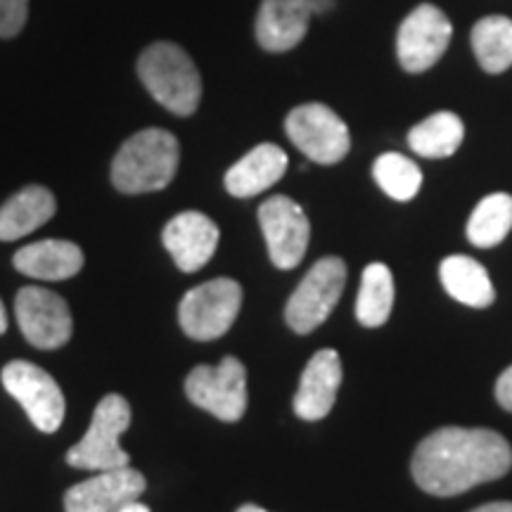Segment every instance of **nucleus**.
<instances>
[{
	"instance_id": "f257e3e1",
	"label": "nucleus",
	"mask_w": 512,
	"mask_h": 512,
	"mask_svg": "<svg viewBox=\"0 0 512 512\" xmlns=\"http://www.w3.org/2000/svg\"><path fill=\"white\" fill-rule=\"evenodd\" d=\"M512 448L503 434L482 427H441L415 448V484L432 496H458L510 472Z\"/></svg>"
},
{
	"instance_id": "f03ea898",
	"label": "nucleus",
	"mask_w": 512,
	"mask_h": 512,
	"mask_svg": "<svg viewBox=\"0 0 512 512\" xmlns=\"http://www.w3.org/2000/svg\"><path fill=\"white\" fill-rule=\"evenodd\" d=\"M181 145L164 128H145L119 147L112 162V183L124 195L164 190L176 178Z\"/></svg>"
},
{
	"instance_id": "7ed1b4c3",
	"label": "nucleus",
	"mask_w": 512,
	"mask_h": 512,
	"mask_svg": "<svg viewBox=\"0 0 512 512\" xmlns=\"http://www.w3.org/2000/svg\"><path fill=\"white\" fill-rule=\"evenodd\" d=\"M138 76L147 93L176 117H190L202 100V76L178 43L157 41L138 57Z\"/></svg>"
},
{
	"instance_id": "20e7f679",
	"label": "nucleus",
	"mask_w": 512,
	"mask_h": 512,
	"mask_svg": "<svg viewBox=\"0 0 512 512\" xmlns=\"http://www.w3.org/2000/svg\"><path fill=\"white\" fill-rule=\"evenodd\" d=\"M131 427V403L121 394H107L95 408L88 432L67 451V463L79 470H117L131 456L119 446V437Z\"/></svg>"
},
{
	"instance_id": "39448f33",
	"label": "nucleus",
	"mask_w": 512,
	"mask_h": 512,
	"mask_svg": "<svg viewBox=\"0 0 512 512\" xmlns=\"http://www.w3.org/2000/svg\"><path fill=\"white\" fill-rule=\"evenodd\" d=\"M242 309V287L233 278H214L185 292L178 323L195 342H211L233 328Z\"/></svg>"
},
{
	"instance_id": "423d86ee",
	"label": "nucleus",
	"mask_w": 512,
	"mask_h": 512,
	"mask_svg": "<svg viewBox=\"0 0 512 512\" xmlns=\"http://www.w3.org/2000/svg\"><path fill=\"white\" fill-rule=\"evenodd\" d=\"M347 285V264L339 256H325L304 275L285 306L287 325L297 335H309L335 311Z\"/></svg>"
},
{
	"instance_id": "0eeeda50",
	"label": "nucleus",
	"mask_w": 512,
	"mask_h": 512,
	"mask_svg": "<svg viewBox=\"0 0 512 512\" xmlns=\"http://www.w3.org/2000/svg\"><path fill=\"white\" fill-rule=\"evenodd\" d=\"M185 394L221 422H238L247 411V368L226 356L219 366H197L185 377Z\"/></svg>"
},
{
	"instance_id": "6e6552de",
	"label": "nucleus",
	"mask_w": 512,
	"mask_h": 512,
	"mask_svg": "<svg viewBox=\"0 0 512 512\" xmlns=\"http://www.w3.org/2000/svg\"><path fill=\"white\" fill-rule=\"evenodd\" d=\"M285 131L294 147L316 164H339L351 150L349 126L323 102L294 107L285 119Z\"/></svg>"
},
{
	"instance_id": "1a4fd4ad",
	"label": "nucleus",
	"mask_w": 512,
	"mask_h": 512,
	"mask_svg": "<svg viewBox=\"0 0 512 512\" xmlns=\"http://www.w3.org/2000/svg\"><path fill=\"white\" fill-rule=\"evenodd\" d=\"M3 387L24 408L36 430L46 434L60 430L67 401L53 375L29 361H10L3 368Z\"/></svg>"
},
{
	"instance_id": "9d476101",
	"label": "nucleus",
	"mask_w": 512,
	"mask_h": 512,
	"mask_svg": "<svg viewBox=\"0 0 512 512\" xmlns=\"http://www.w3.org/2000/svg\"><path fill=\"white\" fill-rule=\"evenodd\" d=\"M453 27L446 12L432 3H422L401 22L396 34V55L408 74L432 69L451 43Z\"/></svg>"
},
{
	"instance_id": "9b49d317",
	"label": "nucleus",
	"mask_w": 512,
	"mask_h": 512,
	"mask_svg": "<svg viewBox=\"0 0 512 512\" xmlns=\"http://www.w3.org/2000/svg\"><path fill=\"white\" fill-rule=\"evenodd\" d=\"M15 316L31 347L50 351L72 339V311L60 294L46 287H22L15 297Z\"/></svg>"
},
{
	"instance_id": "f8f14e48",
	"label": "nucleus",
	"mask_w": 512,
	"mask_h": 512,
	"mask_svg": "<svg viewBox=\"0 0 512 512\" xmlns=\"http://www.w3.org/2000/svg\"><path fill=\"white\" fill-rule=\"evenodd\" d=\"M259 226L264 230L268 256L275 268L292 271L302 264L306 249H309L311 223L292 197H268L259 207Z\"/></svg>"
},
{
	"instance_id": "ddd939ff",
	"label": "nucleus",
	"mask_w": 512,
	"mask_h": 512,
	"mask_svg": "<svg viewBox=\"0 0 512 512\" xmlns=\"http://www.w3.org/2000/svg\"><path fill=\"white\" fill-rule=\"evenodd\" d=\"M143 472L131 465L117 470H102L86 482L74 484L64 494V510L67 512H117L124 505L138 501L145 494Z\"/></svg>"
},
{
	"instance_id": "4468645a",
	"label": "nucleus",
	"mask_w": 512,
	"mask_h": 512,
	"mask_svg": "<svg viewBox=\"0 0 512 512\" xmlns=\"http://www.w3.org/2000/svg\"><path fill=\"white\" fill-rule=\"evenodd\" d=\"M219 226L202 211H181L164 226L162 242L178 271L197 273L219 247Z\"/></svg>"
},
{
	"instance_id": "2eb2a0df",
	"label": "nucleus",
	"mask_w": 512,
	"mask_h": 512,
	"mask_svg": "<svg viewBox=\"0 0 512 512\" xmlns=\"http://www.w3.org/2000/svg\"><path fill=\"white\" fill-rule=\"evenodd\" d=\"M342 358L335 349H320L304 368L299 389L294 394V413L306 422L323 420L337 401L342 387Z\"/></svg>"
},
{
	"instance_id": "dca6fc26",
	"label": "nucleus",
	"mask_w": 512,
	"mask_h": 512,
	"mask_svg": "<svg viewBox=\"0 0 512 512\" xmlns=\"http://www.w3.org/2000/svg\"><path fill=\"white\" fill-rule=\"evenodd\" d=\"M311 15V0H264L256 15V43L268 53L297 48L309 31Z\"/></svg>"
},
{
	"instance_id": "f3484780",
	"label": "nucleus",
	"mask_w": 512,
	"mask_h": 512,
	"mask_svg": "<svg viewBox=\"0 0 512 512\" xmlns=\"http://www.w3.org/2000/svg\"><path fill=\"white\" fill-rule=\"evenodd\" d=\"M287 171V155L283 147L261 143L249 150L238 164L226 171V190L233 197H254L273 188Z\"/></svg>"
},
{
	"instance_id": "a211bd4d",
	"label": "nucleus",
	"mask_w": 512,
	"mask_h": 512,
	"mask_svg": "<svg viewBox=\"0 0 512 512\" xmlns=\"http://www.w3.org/2000/svg\"><path fill=\"white\" fill-rule=\"evenodd\" d=\"M12 264L36 280H67L83 268V252L69 240H41L17 249Z\"/></svg>"
},
{
	"instance_id": "6ab92c4d",
	"label": "nucleus",
	"mask_w": 512,
	"mask_h": 512,
	"mask_svg": "<svg viewBox=\"0 0 512 512\" xmlns=\"http://www.w3.org/2000/svg\"><path fill=\"white\" fill-rule=\"evenodd\" d=\"M57 211L55 195L43 185H27L0 207V240L12 242L46 226Z\"/></svg>"
},
{
	"instance_id": "aec40b11",
	"label": "nucleus",
	"mask_w": 512,
	"mask_h": 512,
	"mask_svg": "<svg viewBox=\"0 0 512 512\" xmlns=\"http://www.w3.org/2000/svg\"><path fill=\"white\" fill-rule=\"evenodd\" d=\"M439 278L448 297L460 304L472 306V309H486L496 302V290L489 273L472 256H446L439 266Z\"/></svg>"
},
{
	"instance_id": "412c9836",
	"label": "nucleus",
	"mask_w": 512,
	"mask_h": 512,
	"mask_svg": "<svg viewBox=\"0 0 512 512\" xmlns=\"http://www.w3.org/2000/svg\"><path fill=\"white\" fill-rule=\"evenodd\" d=\"M463 138L465 126L458 114L437 112L411 128L408 147L425 159H444L456 155L458 147L463 145Z\"/></svg>"
},
{
	"instance_id": "4be33fe9",
	"label": "nucleus",
	"mask_w": 512,
	"mask_h": 512,
	"mask_svg": "<svg viewBox=\"0 0 512 512\" xmlns=\"http://www.w3.org/2000/svg\"><path fill=\"white\" fill-rule=\"evenodd\" d=\"M472 50L486 74H503L512 67V19L503 15L482 17L472 27Z\"/></svg>"
},
{
	"instance_id": "5701e85b",
	"label": "nucleus",
	"mask_w": 512,
	"mask_h": 512,
	"mask_svg": "<svg viewBox=\"0 0 512 512\" xmlns=\"http://www.w3.org/2000/svg\"><path fill=\"white\" fill-rule=\"evenodd\" d=\"M394 309V278L384 264L366 266L356 297V318L366 328H382Z\"/></svg>"
},
{
	"instance_id": "b1692460",
	"label": "nucleus",
	"mask_w": 512,
	"mask_h": 512,
	"mask_svg": "<svg viewBox=\"0 0 512 512\" xmlns=\"http://www.w3.org/2000/svg\"><path fill=\"white\" fill-rule=\"evenodd\" d=\"M512 230V195L494 192L477 204L467 221V240L479 249H491L508 238Z\"/></svg>"
},
{
	"instance_id": "393cba45",
	"label": "nucleus",
	"mask_w": 512,
	"mask_h": 512,
	"mask_svg": "<svg viewBox=\"0 0 512 512\" xmlns=\"http://www.w3.org/2000/svg\"><path fill=\"white\" fill-rule=\"evenodd\" d=\"M375 183L396 202H408L418 195L422 185V171L413 159L399 152H384L373 164Z\"/></svg>"
},
{
	"instance_id": "a878e982",
	"label": "nucleus",
	"mask_w": 512,
	"mask_h": 512,
	"mask_svg": "<svg viewBox=\"0 0 512 512\" xmlns=\"http://www.w3.org/2000/svg\"><path fill=\"white\" fill-rule=\"evenodd\" d=\"M29 19V0H0V38H15Z\"/></svg>"
},
{
	"instance_id": "bb28decb",
	"label": "nucleus",
	"mask_w": 512,
	"mask_h": 512,
	"mask_svg": "<svg viewBox=\"0 0 512 512\" xmlns=\"http://www.w3.org/2000/svg\"><path fill=\"white\" fill-rule=\"evenodd\" d=\"M496 401L501 403V408L512 413V366L505 368L501 377L496 382Z\"/></svg>"
},
{
	"instance_id": "cd10ccee",
	"label": "nucleus",
	"mask_w": 512,
	"mask_h": 512,
	"mask_svg": "<svg viewBox=\"0 0 512 512\" xmlns=\"http://www.w3.org/2000/svg\"><path fill=\"white\" fill-rule=\"evenodd\" d=\"M472 512H512V503L510 501L486 503V505H482V508H475Z\"/></svg>"
},
{
	"instance_id": "c85d7f7f",
	"label": "nucleus",
	"mask_w": 512,
	"mask_h": 512,
	"mask_svg": "<svg viewBox=\"0 0 512 512\" xmlns=\"http://www.w3.org/2000/svg\"><path fill=\"white\" fill-rule=\"evenodd\" d=\"M117 512H150V508H147L145 503H140V501H133V503L124 505V508L117 510Z\"/></svg>"
},
{
	"instance_id": "c756f323",
	"label": "nucleus",
	"mask_w": 512,
	"mask_h": 512,
	"mask_svg": "<svg viewBox=\"0 0 512 512\" xmlns=\"http://www.w3.org/2000/svg\"><path fill=\"white\" fill-rule=\"evenodd\" d=\"M332 0H311V8L313 12H323V10H330L332 8Z\"/></svg>"
},
{
	"instance_id": "7c9ffc66",
	"label": "nucleus",
	"mask_w": 512,
	"mask_h": 512,
	"mask_svg": "<svg viewBox=\"0 0 512 512\" xmlns=\"http://www.w3.org/2000/svg\"><path fill=\"white\" fill-rule=\"evenodd\" d=\"M5 330H8V313H5V306L0 302V335H5Z\"/></svg>"
},
{
	"instance_id": "2f4dec72",
	"label": "nucleus",
	"mask_w": 512,
	"mask_h": 512,
	"mask_svg": "<svg viewBox=\"0 0 512 512\" xmlns=\"http://www.w3.org/2000/svg\"><path fill=\"white\" fill-rule=\"evenodd\" d=\"M238 512H268V510L259 508V505H252V503H247V505H242V508H240Z\"/></svg>"
}]
</instances>
